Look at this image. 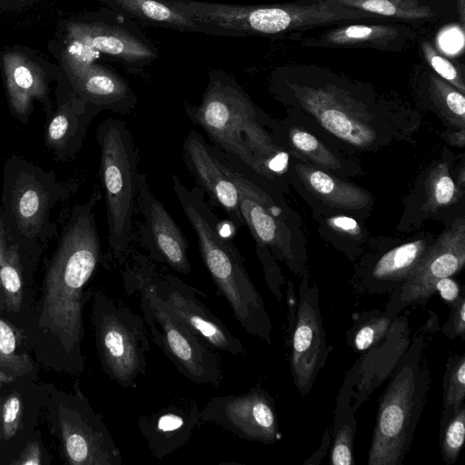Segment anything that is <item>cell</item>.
<instances>
[{
  "label": "cell",
  "instance_id": "2e32d148",
  "mask_svg": "<svg viewBox=\"0 0 465 465\" xmlns=\"http://www.w3.org/2000/svg\"><path fill=\"white\" fill-rule=\"evenodd\" d=\"M326 356L318 295L312 290L304 289L301 292L290 360L292 374L302 394L307 393L313 385Z\"/></svg>",
  "mask_w": 465,
  "mask_h": 465
},
{
  "label": "cell",
  "instance_id": "d6a6232c",
  "mask_svg": "<svg viewBox=\"0 0 465 465\" xmlns=\"http://www.w3.org/2000/svg\"><path fill=\"white\" fill-rule=\"evenodd\" d=\"M441 430V456L447 464L455 463L465 439V407L462 405L444 422Z\"/></svg>",
  "mask_w": 465,
  "mask_h": 465
},
{
  "label": "cell",
  "instance_id": "f35d334b",
  "mask_svg": "<svg viewBox=\"0 0 465 465\" xmlns=\"http://www.w3.org/2000/svg\"><path fill=\"white\" fill-rule=\"evenodd\" d=\"M330 228L336 232L346 236H361L362 229L351 217L345 215H334L326 220Z\"/></svg>",
  "mask_w": 465,
  "mask_h": 465
},
{
  "label": "cell",
  "instance_id": "f1b7e54d",
  "mask_svg": "<svg viewBox=\"0 0 465 465\" xmlns=\"http://www.w3.org/2000/svg\"><path fill=\"white\" fill-rule=\"evenodd\" d=\"M425 194L422 207L426 213L450 206L462 195L450 173L447 162L439 163L430 171L425 181Z\"/></svg>",
  "mask_w": 465,
  "mask_h": 465
},
{
  "label": "cell",
  "instance_id": "f546056e",
  "mask_svg": "<svg viewBox=\"0 0 465 465\" xmlns=\"http://www.w3.org/2000/svg\"><path fill=\"white\" fill-rule=\"evenodd\" d=\"M429 92L435 106L452 126L465 127V97L450 83L437 75L429 74Z\"/></svg>",
  "mask_w": 465,
  "mask_h": 465
},
{
  "label": "cell",
  "instance_id": "d4e9b609",
  "mask_svg": "<svg viewBox=\"0 0 465 465\" xmlns=\"http://www.w3.org/2000/svg\"><path fill=\"white\" fill-rule=\"evenodd\" d=\"M295 171L304 186L327 205L346 211L368 207L371 195L362 188L346 183L308 163H297Z\"/></svg>",
  "mask_w": 465,
  "mask_h": 465
},
{
  "label": "cell",
  "instance_id": "7a4b0ae2",
  "mask_svg": "<svg viewBox=\"0 0 465 465\" xmlns=\"http://www.w3.org/2000/svg\"><path fill=\"white\" fill-rule=\"evenodd\" d=\"M173 185L196 234L202 259L234 317L249 334L271 343L269 315L237 246L219 233L216 217L205 203L203 192L196 187L189 190L174 174Z\"/></svg>",
  "mask_w": 465,
  "mask_h": 465
},
{
  "label": "cell",
  "instance_id": "277c9868",
  "mask_svg": "<svg viewBox=\"0 0 465 465\" xmlns=\"http://www.w3.org/2000/svg\"><path fill=\"white\" fill-rule=\"evenodd\" d=\"M148 262L144 256L136 257L123 272V279L126 293L139 295L149 336L185 378L196 384L219 388L224 378L220 355L156 295Z\"/></svg>",
  "mask_w": 465,
  "mask_h": 465
},
{
  "label": "cell",
  "instance_id": "30bf717a",
  "mask_svg": "<svg viewBox=\"0 0 465 465\" xmlns=\"http://www.w3.org/2000/svg\"><path fill=\"white\" fill-rule=\"evenodd\" d=\"M42 404L48 411L66 463L122 465L123 457L100 414L76 387L74 392L43 389Z\"/></svg>",
  "mask_w": 465,
  "mask_h": 465
},
{
  "label": "cell",
  "instance_id": "ac0fdd59",
  "mask_svg": "<svg viewBox=\"0 0 465 465\" xmlns=\"http://www.w3.org/2000/svg\"><path fill=\"white\" fill-rule=\"evenodd\" d=\"M183 158L201 189L226 213L236 229L244 223L239 208L238 189L225 171L215 148L191 129L183 144Z\"/></svg>",
  "mask_w": 465,
  "mask_h": 465
},
{
  "label": "cell",
  "instance_id": "60d3db41",
  "mask_svg": "<svg viewBox=\"0 0 465 465\" xmlns=\"http://www.w3.org/2000/svg\"><path fill=\"white\" fill-rule=\"evenodd\" d=\"M451 328L452 334L463 336L465 332V298L461 295L453 304Z\"/></svg>",
  "mask_w": 465,
  "mask_h": 465
},
{
  "label": "cell",
  "instance_id": "4fadbf2b",
  "mask_svg": "<svg viewBox=\"0 0 465 465\" xmlns=\"http://www.w3.org/2000/svg\"><path fill=\"white\" fill-rule=\"evenodd\" d=\"M201 420L265 444L274 443L280 436L272 399L258 387L243 394L212 397L201 409Z\"/></svg>",
  "mask_w": 465,
  "mask_h": 465
},
{
  "label": "cell",
  "instance_id": "7c38bea8",
  "mask_svg": "<svg viewBox=\"0 0 465 465\" xmlns=\"http://www.w3.org/2000/svg\"><path fill=\"white\" fill-rule=\"evenodd\" d=\"M216 152L238 189L240 212L256 247L271 249L287 262L292 261V234L283 208L265 190L240 172L228 155L220 150Z\"/></svg>",
  "mask_w": 465,
  "mask_h": 465
},
{
  "label": "cell",
  "instance_id": "44dd1931",
  "mask_svg": "<svg viewBox=\"0 0 465 465\" xmlns=\"http://www.w3.org/2000/svg\"><path fill=\"white\" fill-rule=\"evenodd\" d=\"M351 22L336 25L315 38L302 40V44L312 47L371 48L400 52L417 35L414 27L408 25Z\"/></svg>",
  "mask_w": 465,
  "mask_h": 465
},
{
  "label": "cell",
  "instance_id": "5b68a950",
  "mask_svg": "<svg viewBox=\"0 0 465 465\" xmlns=\"http://www.w3.org/2000/svg\"><path fill=\"white\" fill-rule=\"evenodd\" d=\"M187 114L216 149L262 179L275 178L267 164L282 149L261 125L254 105L243 94L228 86L215 87Z\"/></svg>",
  "mask_w": 465,
  "mask_h": 465
},
{
  "label": "cell",
  "instance_id": "d590c367",
  "mask_svg": "<svg viewBox=\"0 0 465 465\" xmlns=\"http://www.w3.org/2000/svg\"><path fill=\"white\" fill-rule=\"evenodd\" d=\"M354 426L343 423L337 430L331 452V462L333 465H351L352 442L354 438Z\"/></svg>",
  "mask_w": 465,
  "mask_h": 465
},
{
  "label": "cell",
  "instance_id": "8992f818",
  "mask_svg": "<svg viewBox=\"0 0 465 465\" xmlns=\"http://www.w3.org/2000/svg\"><path fill=\"white\" fill-rule=\"evenodd\" d=\"M420 337L403 357L381 398L369 465H400L409 450L429 388Z\"/></svg>",
  "mask_w": 465,
  "mask_h": 465
},
{
  "label": "cell",
  "instance_id": "8fae6325",
  "mask_svg": "<svg viewBox=\"0 0 465 465\" xmlns=\"http://www.w3.org/2000/svg\"><path fill=\"white\" fill-rule=\"evenodd\" d=\"M153 289L167 309L213 349L232 356L246 352L237 338L203 302L202 292L173 274H160L148 262Z\"/></svg>",
  "mask_w": 465,
  "mask_h": 465
},
{
  "label": "cell",
  "instance_id": "7bdbcfd3",
  "mask_svg": "<svg viewBox=\"0 0 465 465\" xmlns=\"http://www.w3.org/2000/svg\"><path fill=\"white\" fill-rule=\"evenodd\" d=\"M464 129H460V132L451 134L449 135V141L450 143H453L455 145H459L463 147L464 146Z\"/></svg>",
  "mask_w": 465,
  "mask_h": 465
},
{
  "label": "cell",
  "instance_id": "b9f144b4",
  "mask_svg": "<svg viewBox=\"0 0 465 465\" xmlns=\"http://www.w3.org/2000/svg\"><path fill=\"white\" fill-rule=\"evenodd\" d=\"M9 244V238L6 232L3 213L0 208V263L3 259L4 253Z\"/></svg>",
  "mask_w": 465,
  "mask_h": 465
},
{
  "label": "cell",
  "instance_id": "6da1fadb",
  "mask_svg": "<svg viewBox=\"0 0 465 465\" xmlns=\"http://www.w3.org/2000/svg\"><path fill=\"white\" fill-rule=\"evenodd\" d=\"M94 199L75 205L49 261L41 295L24 331L37 361L70 375L84 371L83 310L85 286L102 259Z\"/></svg>",
  "mask_w": 465,
  "mask_h": 465
},
{
  "label": "cell",
  "instance_id": "ab89813d",
  "mask_svg": "<svg viewBox=\"0 0 465 465\" xmlns=\"http://www.w3.org/2000/svg\"><path fill=\"white\" fill-rule=\"evenodd\" d=\"M434 291H437L444 301L452 305L460 297L459 283L450 276L439 280L434 285Z\"/></svg>",
  "mask_w": 465,
  "mask_h": 465
},
{
  "label": "cell",
  "instance_id": "ffe728a7",
  "mask_svg": "<svg viewBox=\"0 0 465 465\" xmlns=\"http://www.w3.org/2000/svg\"><path fill=\"white\" fill-rule=\"evenodd\" d=\"M98 113L77 96L71 85L60 82L56 105L47 118L45 134V145L58 161L65 162L76 155L92 120Z\"/></svg>",
  "mask_w": 465,
  "mask_h": 465
},
{
  "label": "cell",
  "instance_id": "8d00e7d4",
  "mask_svg": "<svg viewBox=\"0 0 465 465\" xmlns=\"http://www.w3.org/2000/svg\"><path fill=\"white\" fill-rule=\"evenodd\" d=\"M50 461L49 455L42 443L40 433L35 431L19 453L9 462L10 465H44Z\"/></svg>",
  "mask_w": 465,
  "mask_h": 465
},
{
  "label": "cell",
  "instance_id": "836d02e7",
  "mask_svg": "<svg viewBox=\"0 0 465 465\" xmlns=\"http://www.w3.org/2000/svg\"><path fill=\"white\" fill-rule=\"evenodd\" d=\"M421 52L424 59L431 67L433 72L453 85L460 93L465 94V81L463 74L455 67V65L443 55H441L430 42L420 43Z\"/></svg>",
  "mask_w": 465,
  "mask_h": 465
},
{
  "label": "cell",
  "instance_id": "484cf974",
  "mask_svg": "<svg viewBox=\"0 0 465 465\" xmlns=\"http://www.w3.org/2000/svg\"><path fill=\"white\" fill-rule=\"evenodd\" d=\"M36 378L37 365L24 330L0 313V389Z\"/></svg>",
  "mask_w": 465,
  "mask_h": 465
},
{
  "label": "cell",
  "instance_id": "f6af8a7d",
  "mask_svg": "<svg viewBox=\"0 0 465 465\" xmlns=\"http://www.w3.org/2000/svg\"><path fill=\"white\" fill-rule=\"evenodd\" d=\"M5 387L0 389V441H1V437H2V404H3V399H4Z\"/></svg>",
  "mask_w": 465,
  "mask_h": 465
},
{
  "label": "cell",
  "instance_id": "1f68e13d",
  "mask_svg": "<svg viewBox=\"0 0 465 465\" xmlns=\"http://www.w3.org/2000/svg\"><path fill=\"white\" fill-rule=\"evenodd\" d=\"M465 397V355L450 359L444 381L443 423L462 405Z\"/></svg>",
  "mask_w": 465,
  "mask_h": 465
},
{
  "label": "cell",
  "instance_id": "4316f807",
  "mask_svg": "<svg viewBox=\"0 0 465 465\" xmlns=\"http://www.w3.org/2000/svg\"><path fill=\"white\" fill-rule=\"evenodd\" d=\"M342 6L407 23L436 21L444 15L436 0H329Z\"/></svg>",
  "mask_w": 465,
  "mask_h": 465
},
{
  "label": "cell",
  "instance_id": "603a6c76",
  "mask_svg": "<svg viewBox=\"0 0 465 465\" xmlns=\"http://www.w3.org/2000/svg\"><path fill=\"white\" fill-rule=\"evenodd\" d=\"M35 272L23 261L18 246L9 242L0 263V313L23 330L35 303Z\"/></svg>",
  "mask_w": 465,
  "mask_h": 465
},
{
  "label": "cell",
  "instance_id": "4dcf8cb0",
  "mask_svg": "<svg viewBox=\"0 0 465 465\" xmlns=\"http://www.w3.org/2000/svg\"><path fill=\"white\" fill-rule=\"evenodd\" d=\"M288 139L292 148L322 170L341 171L342 165L337 156L328 149L317 137L299 128H291Z\"/></svg>",
  "mask_w": 465,
  "mask_h": 465
},
{
  "label": "cell",
  "instance_id": "ee69618b",
  "mask_svg": "<svg viewBox=\"0 0 465 465\" xmlns=\"http://www.w3.org/2000/svg\"><path fill=\"white\" fill-rule=\"evenodd\" d=\"M458 15L460 19V23L464 25V0H458Z\"/></svg>",
  "mask_w": 465,
  "mask_h": 465
},
{
  "label": "cell",
  "instance_id": "e575fe53",
  "mask_svg": "<svg viewBox=\"0 0 465 465\" xmlns=\"http://www.w3.org/2000/svg\"><path fill=\"white\" fill-rule=\"evenodd\" d=\"M392 320L385 315L374 316L365 321L352 336L357 351H365L380 341L389 331Z\"/></svg>",
  "mask_w": 465,
  "mask_h": 465
},
{
  "label": "cell",
  "instance_id": "83f0119b",
  "mask_svg": "<svg viewBox=\"0 0 465 465\" xmlns=\"http://www.w3.org/2000/svg\"><path fill=\"white\" fill-rule=\"evenodd\" d=\"M430 244L427 239L420 238L392 248L374 263L371 272V279L385 282L404 281Z\"/></svg>",
  "mask_w": 465,
  "mask_h": 465
},
{
  "label": "cell",
  "instance_id": "ba28073f",
  "mask_svg": "<svg viewBox=\"0 0 465 465\" xmlns=\"http://www.w3.org/2000/svg\"><path fill=\"white\" fill-rule=\"evenodd\" d=\"M101 177L105 194L108 243L114 261L127 257L136 199L138 150L126 124L104 119L96 130Z\"/></svg>",
  "mask_w": 465,
  "mask_h": 465
},
{
  "label": "cell",
  "instance_id": "52a82bcc",
  "mask_svg": "<svg viewBox=\"0 0 465 465\" xmlns=\"http://www.w3.org/2000/svg\"><path fill=\"white\" fill-rule=\"evenodd\" d=\"M287 88L294 104L338 139L360 149L377 143L374 114L352 87L331 72L294 67V79Z\"/></svg>",
  "mask_w": 465,
  "mask_h": 465
},
{
  "label": "cell",
  "instance_id": "cb8c5ba5",
  "mask_svg": "<svg viewBox=\"0 0 465 465\" xmlns=\"http://www.w3.org/2000/svg\"><path fill=\"white\" fill-rule=\"evenodd\" d=\"M74 94L98 110L126 114L134 106L127 88L114 77L85 65L64 67Z\"/></svg>",
  "mask_w": 465,
  "mask_h": 465
},
{
  "label": "cell",
  "instance_id": "9a60e30c",
  "mask_svg": "<svg viewBox=\"0 0 465 465\" xmlns=\"http://www.w3.org/2000/svg\"><path fill=\"white\" fill-rule=\"evenodd\" d=\"M136 200L143 214V244L151 257L180 273L191 271L189 243L162 203L152 193L146 175L138 173Z\"/></svg>",
  "mask_w": 465,
  "mask_h": 465
},
{
  "label": "cell",
  "instance_id": "e0dca14e",
  "mask_svg": "<svg viewBox=\"0 0 465 465\" xmlns=\"http://www.w3.org/2000/svg\"><path fill=\"white\" fill-rule=\"evenodd\" d=\"M201 421L197 402L187 397H177L141 414L137 426L152 456L162 460L183 447Z\"/></svg>",
  "mask_w": 465,
  "mask_h": 465
},
{
  "label": "cell",
  "instance_id": "3957f363",
  "mask_svg": "<svg viewBox=\"0 0 465 465\" xmlns=\"http://www.w3.org/2000/svg\"><path fill=\"white\" fill-rule=\"evenodd\" d=\"M71 194L70 186L53 171L14 154L4 166L1 211L9 242L36 271L40 257L58 234L54 209Z\"/></svg>",
  "mask_w": 465,
  "mask_h": 465
},
{
  "label": "cell",
  "instance_id": "9c48e42d",
  "mask_svg": "<svg viewBox=\"0 0 465 465\" xmlns=\"http://www.w3.org/2000/svg\"><path fill=\"white\" fill-rule=\"evenodd\" d=\"M91 322L103 371L124 389L145 375L149 332L143 318L100 290L93 294Z\"/></svg>",
  "mask_w": 465,
  "mask_h": 465
},
{
  "label": "cell",
  "instance_id": "5bb4252c",
  "mask_svg": "<svg viewBox=\"0 0 465 465\" xmlns=\"http://www.w3.org/2000/svg\"><path fill=\"white\" fill-rule=\"evenodd\" d=\"M465 263V221L455 220L431 243L420 262L403 281L400 305L421 302L435 292V283L460 272Z\"/></svg>",
  "mask_w": 465,
  "mask_h": 465
},
{
  "label": "cell",
  "instance_id": "7402d4cb",
  "mask_svg": "<svg viewBox=\"0 0 465 465\" xmlns=\"http://www.w3.org/2000/svg\"><path fill=\"white\" fill-rule=\"evenodd\" d=\"M42 400L43 390L31 380L10 383L7 391H4L0 441V457L4 459L2 463L10 455H13L12 460L15 450L20 451L34 434Z\"/></svg>",
  "mask_w": 465,
  "mask_h": 465
},
{
  "label": "cell",
  "instance_id": "74e56055",
  "mask_svg": "<svg viewBox=\"0 0 465 465\" xmlns=\"http://www.w3.org/2000/svg\"><path fill=\"white\" fill-rule=\"evenodd\" d=\"M128 7L136 13L154 21H179L178 15L164 5L154 0H122Z\"/></svg>",
  "mask_w": 465,
  "mask_h": 465
},
{
  "label": "cell",
  "instance_id": "d6986e66",
  "mask_svg": "<svg viewBox=\"0 0 465 465\" xmlns=\"http://www.w3.org/2000/svg\"><path fill=\"white\" fill-rule=\"evenodd\" d=\"M2 68L12 114L21 123H28L36 100L44 105L48 118L54 107L49 96V74L44 67L22 51L8 50L2 54Z\"/></svg>",
  "mask_w": 465,
  "mask_h": 465
}]
</instances>
